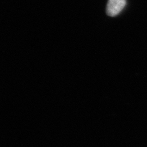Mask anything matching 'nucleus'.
Returning a JSON list of instances; mask_svg holds the SVG:
<instances>
[{"label":"nucleus","mask_w":147,"mask_h":147,"mask_svg":"<svg viewBox=\"0 0 147 147\" xmlns=\"http://www.w3.org/2000/svg\"><path fill=\"white\" fill-rule=\"evenodd\" d=\"M126 4L125 0H109L106 13L108 16H115L118 14Z\"/></svg>","instance_id":"obj_1"}]
</instances>
